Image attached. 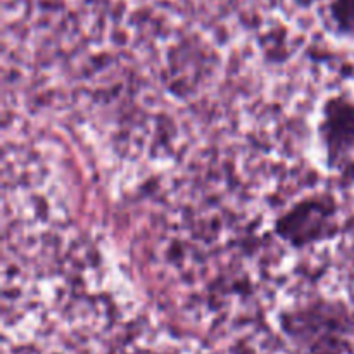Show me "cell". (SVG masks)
<instances>
[{
	"mask_svg": "<svg viewBox=\"0 0 354 354\" xmlns=\"http://www.w3.org/2000/svg\"><path fill=\"white\" fill-rule=\"evenodd\" d=\"M339 234L341 204L328 192L303 196L273 221V235L294 251L317 248Z\"/></svg>",
	"mask_w": 354,
	"mask_h": 354,
	"instance_id": "6da1fadb",
	"label": "cell"
},
{
	"mask_svg": "<svg viewBox=\"0 0 354 354\" xmlns=\"http://www.w3.org/2000/svg\"><path fill=\"white\" fill-rule=\"evenodd\" d=\"M317 140L328 171L344 173L354 165V99L334 93L322 102Z\"/></svg>",
	"mask_w": 354,
	"mask_h": 354,
	"instance_id": "7a4b0ae2",
	"label": "cell"
},
{
	"mask_svg": "<svg viewBox=\"0 0 354 354\" xmlns=\"http://www.w3.org/2000/svg\"><path fill=\"white\" fill-rule=\"evenodd\" d=\"M351 325L348 308L328 299H313L280 315V327L299 342H339Z\"/></svg>",
	"mask_w": 354,
	"mask_h": 354,
	"instance_id": "3957f363",
	"label": "cell"
},
{
	"mask_svg": "<svg viewBox=\"0 0 354 354\" xmlns=\"http://www.w3.org/2000/svg\"><path fill=\"white\" fill-rule=\"evenodd\" d=\"M324 21L334 37L354 38V0H328Z\"/></svg>",
	"mask_w": 354,
	"mask_h": 354,
	"instance_id": "277c9868",
	"label": "cell"
}]
</instances>
